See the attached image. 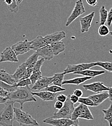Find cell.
<instances>
[{"label": "cell", "mask_w": 112, "mask_h": 126, "mask_svg": "<svg viewBox=\"0 0 112 126\" xmlns=\"http://www.w3.org/2000/svg\"><path fill=\"white\" fill-rule=\"evenodd\" d=\"M74 94L76 96H77L78 97L80 98L81 97H82V96L83 94V91L79 89H77L76 90H75L74 91Z\"/></svg>", "instance_id": "44"}, {"label": "cell", "mask_w": 112, "mask_h": 126, "mask_svg": "<svg viewBox=\"0 0 112 126\" xmlns=\"http://www.w3.org/2000/svg\"><path fill=\"white\" fill-rule=\"evenodd\" d=\"M83 87L87 91L97 93L107 91L110 88L105 86L103 82L100 81H96L88 84H84L83 85Z\"/></svg>", "instance_id": "9"}, {"label": "cell", "mask_w": 112, "mask_h": 126, "mask_svg": "<svg viewBox=\"0 0 112 126\" xmlns=\"http://www.w3.org/2000/svg\"><path fill=\"white\" fill-rule=\"evenodd\" d=\"M54 55H58L65 51L66 45L62 41H59L50 44Z\"/></svg>", "instance_id": "22"}, {"label": "cell", "mask_w": 112, "mask_h": 126, "mask_svg": "<svg viewBox=\"0 0 112 126\" xmlns=\"http://www.w3.org/2000/svg\"><path fill=\"white\" fill-rule=\"evenodd\" d=\"M39 56H41L45 60L50 61L52 60L54 56L53 52L50 44L41 48L36 51Z\"/></svg>", "instance_id": "13"}, {"label": "cell", "mask_w": 112, "mask_h": 126, "mask_svg": "<svg viewBox=\"0 0 112 126\" xmlns=\"http://www.w3.org/2000/svg\"><path fill=\"white\" fill-rule=\"evenodd\" d=\"M42 76H42V73L41 71L32 73L31 77H30V79L31 80L32 84H34V83H35L37 82V81L39 79H40Z\"/></svg>", "instance_id": "37"}, {"label": "cell", "mask_w": 112, "mask_h": 126, "mask_svg": "<svg viewBox=\"0 0 112 126\" xmlns=\"http://www.w3.org/2000/svg\"><path fill=\"white\" fill-rule=\"evenodd\" d=\"M32 84L30 78L29 79H23L19 80L16 84V86L17 87H23L29 86Z\"/></svg>", "instance_id": "36"}, {"label": "cell", "mask_w": 112, "mask_h": 126, "mask_svg": "<svg viewBox=\"0 0 112 126\" xmlns=\"http://www.w3.org/2000/svg\"><path fill=\"white\" fill-rule=\"evenodd\" d=\"M110 32L108 27L105 24L100 25L98 29L99 34L101 36H105L108 35Z\"/></svg>", "instance_id": "33"}, {"label": "cell", "mask_w": 112, "mask_h": 126, "mask_svg": "<svg viewBox=\"0 0 112 126\" xmlns=\"http://www.w3.org/2000/svg\"><path fill=\"white\" fill-rule=\"evenodd\" d=\"M31 49L35 51L49 44L45 36H43L42 35L37 36L34 39L31 41Z\"/></svg>", "instance_id": "14"}, {"label": "cell", "mask_w": 112, "mask_h": 126, "mask_svg": "<svg viewBox=\"0 0 112 126\" xmlns=\"http://www.w3.org/2000/svg\"><path fill=\"white\" fill-rule=\"evenodd\" d=\"M14 104L12 102H6L5 107L0 112V126H13L15 120Z\"/></svg>", "instance_id": "2"}, {"label": "cell", "mask_w": 112, "mask_h": 126, "mask_svg": "<svg viewBox=\"0 0 112 126\" xmlns=\"http://www.w3.org/2000/svg\"><path fill=\"white\" fill-rule=\"evenodd\" d=\"M23 0H17V3H18V4H19L20 3H21Z\"/></svg>", "instance_id": "48"}, {"label": "cell", "mask_w": 112, "mask_h": 126, "mask_svg": "<svg viewBox=\"0 0 112 126\" xmlns=\"http://www.w3.org/2000/svg\"><path fill=\"white\" fill-rule=\"evenodd\" d=\"M7 99L6 97L0 96V104H6L7 102Z\"/></svg>", "instance_id": "46"}, {"label": "cell", "mask_w": 112, "mask_h": 126, "mask_svg": "<svg viewBox=\"0 0 112 126\" xmlns=\"http://www.w3.org/2000/svg\"><path fill=\"white\" fill-rule=\"evenodd\" d=\"M32 74V68H27L26 71L21 79H29L31 77V75ZM21 80V79H20Z\"/></svg>", "instance_id": "38"}, {"label": "cell", "mask_w": 112, "mask_h": 126, "mask_svg": "<svg viewBox=\"0 0 112 126\" xmlns=\"http://www.w3.org/2000/svg\"><path fill=\"white\" fill-rule=\"evenodd\" d=\"M78 102L88 107H96L94 102L88 97H81L79 98Z\"/></svg>", "instance_id": "32"}, {"label": "cell", "mask_w": 112, "mask_h": 126, "mask_svg": "<svg viewBox=\"0 0 112 126\" xmlns=\"http://www.w3.org/2000/svg\"><path fill=\"white\" fill-rule=\"evenodd\" d=\"M38 57L39 56L37 53L35 51L27 59L26 61L25 62L27 67L30 68H33L34 65L35 64L37 61L38 60Z\"/></svg>", "instance_id": "26"}, {"label": "cell", "mask_w": 112, "mask_h": 126, "mask_svg": "<svg viewBox=\"0 0 112 126\" xmlns=\"http://www.w3.org/2000/svg\"><path fill=\"white\" fill-rule=\"evenodd\" d=\"M96 66L95 62L90 63H82L77 64H69L63 70L64 75L70 73H74L75 74L76 73L82 72L84 70L89 69L92 67Z\"/></svg>", "instance_id": "6"}, {"label": "cell", "mask_w": 112, "mask_h": 126, "mask_svg": "<svg viewBox=\"0 0 112 126\" xmlns=\"http://www.w3.org/2000/svg\"><path fill=\"white\" fill-rule=\"evenodd\" d=\"M102 111L104 114V120L108 122L109 126H112V103L107 109H103Z\"/></svg>", "instance_id": "28"}, {"label": "cell", "mask_w": 112, "mask_h": 126, "mask_svg": "<svg viewBox=\"0 0 112 126\" xmlns=\"http://www.w3.org/2000/svg\"><path fill=\"white\" fill-rule=\"evenodd\" d=\"M106 22L109 26H111L112 23V7L110 9L109 11H108V16Z\"/></svg>", "instance_id": "39"}, {"label": "cell", "mask_w": 112, "mask_h": 126, "mask_svg": "<svg viewBox=\"0 0 112 126\" xmlns=\"http://www.w3.org/2000/svg\"><path fill=\"white\" fill-rule=\"evenodd\" d=\"M45 61V60L44 58H42L37 61V62L36 63L34 67L32 68V73L41 71V68L44 63Z\"/></svg>", "instance_id": "35"}, {"label": "cell", "mask_w": 112, "mask_h": 126, "mask_svg": "<svg viewBox=\"0 0 112 126\" xmlns=\"http://www.w3.org/2000/svg\"><path fill=\"white\" fill-rule=\"evenodd\" d=\"M70 95H67V98L64 103L62 108L58 111L53 113L50 117L53 118H68L71 119L72 114L74 110V104L70 100Z\"/></svg>", "instance_id": "4"}, {"label": "cell", "mask_w": 112, "mask_h": 126, "mask_svg": "<svg viewBox=\"0 0 112 126\" xmlns=\"http://www.w3.org/2000/svg\"><path fill=\"white\" fill-rule=\"evenodd\" d=\"M64 105V103L61 102V101H57L55 102V105H54V107L56 109L58 110H61L62 107Z\"/></svg>", "instance_id": "42"}, {"label": "cell", "mask_w": 112, "mask_h": 126, "mask_svg": "<svg viewBox=\"0 0 112 126\" xmlns=\"http://www.w3.org/2000/svg\"><path fill=\"white\" fill-rule=\"evenodd\" d=\"M109 34H110V35H111V36H112V32H110V33H109Z\"/></svg>", "instance_id": "49"}, {"label": "cell", "mask_w": 112, "mask_h": 126, "mask_svg": "<svg viewBox=\"0 0 112 126\" xmlns=\"http://www.w3.org/2000/svg\"><path fill=\"white\" fill-rule=\"evenodd\" d=\"M9 93V92L5 90L3 88L0 87V96L6 97Z\"/></svg>", "instance_id": "43"}, {"label": "cell", "mask_w": 112, "mask_h": 126, "mask_svg": "<svg viewBox=\"0 0 112 126\" xmlns=\"http://www.w3.org/2000/svg\"></svg>", "instance_id": "52"}, {"label": "cell", "mask_w": 112, "mask_h": 126, "mask_svg": "<svg viewBox=\"0 0 112 126\" xmlns=\"http://www.w3.org/2000/svg\"><path fill=\"white\" fill-rule=\"evenodd\" d=\"M100 13V25L105 24L107 22L108 16V11L105 8L104 5H102L99 10Z\"/></svg>", "instance_id": "24"}, {"label": "cell", "mask_w": 112, "mask_h": 126, "mask_svg": "<svg viewBox=\"0 0 112 126\" xmlns=\"http://www.w3.org/2000/svg\"><path fill=\"white\" fill-rule=\"evenodd\" d=\"M91 79L92 78L91 77H88L86 76L77 77L73 79L63 80L62 83V85L64 84H74L79 85L85 82V81Z\"/></svg>", "instance_id": "19"}, {"label": "cell", "mask_w": 112, "mask_h": 126, "mask_svg": "<svg viewBox=\"0 0 112 126\" xmlns=\"http://www.w3.org/2000/svg\"><path fill=\"white\" fill-rule=\"evenodd\" d=\"M87 3L90 6H95L98 3L97 0H86Z\"/></svg>", "instance_id": "45"}, {"label": "cell", "mask_w": 112, "mask_h": 126, "mask_svg": "<svg viewBox=\"0 0 112 126\" xmlns=\"http://www.w3.org/2000/svg\"><path fill=\"white\" fill-rule=\"evenodd\" d=\"M96 65L99 66L107 71L112 73V63L109 62H95Z\"/></svg>", "instance_id": "31"}, {"label": "cell", "mask_w": 112, "mask_h": 126, "mask_svg": "<svg viewBox=\"0 0 112 126\" xmlns=\"http://www.w3.org/2000/svg\"><path fill=\"white\" fill-rule=\"evenodd\" d=\"M18 62V60L15 52L12 47H6L0 54V62Z\"/></svg>", "instance_id": "10"}, {"label": "cell", "mask_w": 112, "mask_h": 126, "mask_svg": "<svg viewBox=\"0 0 112 126\" xmlns=\"http://www.w3.org/2000/svg\"><path fill=\"white\" fill-rule=\"evenodd\" d=\"M71 126H80L79 125H72Z\"/></svg>", "instance_id": "50"}, {"label": "cell", "mask_w": 112, "mask_h": 126, "mask_svg": "<svg viewBox=\"0 0 112 126\" xmlns=\"http://www.w3.org/2000/svg\"><path fill=\"white\" fill-rule=\"evenodd\" d=\"M66 90V89L65 88H62L61 86L56 85L49 86L46 88L44 89V91H47L50 92L51 93H56V94H57V93L63 92V91H65Z\"/></svg>", "instance_id": "29"}, {"label": "cell", "mask_w": 112, "mask_h": 126, "mask_svg": "<svg viewBox=\"0 0 112 126\" xmlns=\"http://www.w3.org/2000/svg\"><path fill=\"white\" fill-rule=\"evenodd\" d=\"M27 66L25 62L21 64L17 68L14 74L12 75L13 78L17 82L23 78L27 69Z\"/></svg>", "instance_id": "21"}, {"label": "cell", "mask_w": 112, "mask_h": 126, "mask_svg": "<svg viewBox=\"0 0 112 126\" xmlns=\"http://www.w3.org/2000/svg\"></svg>", "instance_id": "51"}, {"label": "cell", "mask_w": 112, "mask_h": 126, "mask_svg": "<svg viewBox=\"0 0 112 126\" xmlns=\"http://www.w3.org/2000/svg\"><path fill=\"white\" fill-rule=\"evenodd\" d=\"M15 120L21 126H39L38 122L32 118V115L19 108L14 107Z\"/></svg>", "instance_id": "3"}, {"label": "cell", "mask_w": 112, "mask_h": 126, "mask_svg": "<svg viewBox=\"0 0 112 126\" xmlns=\"http://www.w3.org/2000/svg\"><path fill=\"white\" fill-rule=\"evenodd\" d=\"M94 16L95 12H92L86 16L80 17L81 32L82 33H85L89 31L91 26V24Z\"/></svg>", "instance_id": "11"}, {"label": "cell", "mask_w": 112, "mask_h": 126, "mask_svg": "<svg viewBox=\"0 0 112 126\" xmlns=\"http://www.w3.org/2000/svg\"><path fill=\"white\" fill-rule=\"evenodd\" d=\"M7 102L13 103H18L20 105V109L23 108V105L28 102H36V99L32 95V89L29 86L17 87L16 89L11 92H9L7 96Z\"/></svg>", "instance_id": "1"}, {"label": "cell", "mask_w": 112, "mask_h": 126, "mask_svg": "<svg viewBox=\"0 0 112 126\" xmlns=\"http://www.w3.org/2000/svg\"><path fill=\"white\" fill-rule=\"evenodd\" d=\"M67 98V95H65L64 94H59L57 96V100L61 101L62 103H64L66 101Z\"/></svg>", "instance_id": "40"}, {"label": "cell", "mask_w": 112, "mask_h": 126, "mask_svg": "<svg viewBox=\"0 0 112 126\" xmlns=\"http://www.w3.org/2000/svg\"><path fill=\"white\" fill-rule=\"evenodd\" d=\"M70 100L71 102L73 103L74 104H76L79 100V97H78L77 96H76L75 94H70Z\"/></svg>", "instance_id": "41"}, {"label": "cell", "mask_w": 112, "mask_h": 126, "mask_svg": "<svg viewBox=\"0 0 112 126\" xmlns=\"http://www.w3.org/2000/svg\"><path fill=\"white\" fill-rule=\"evenodd\" d=\"M65 75L63 73H56L53 76L52 83L54 85L61 86H62V83L64 79Z\"/></svg>", "instance_id": "27"}, {"label": "cell", "mask_w": 112, "mask_h": 126, "mask_svg": "<svg viewBox=\"0 0 112 126\" xmlns=\"http://www.w3.org/2000/svg\"><path fill=\"white\" fill-rule=\"evenodd\" d=\"M105 73V71L104 70H91L90 69L84 70L82 72L76 73L75 74L81 75L84 76L91 77L94 78L99 75H102Z\"/></svg>", "instance_id": "20"}, {"label": "cell", "mask_w": 112, "mask_h": 126, "mask_svg": "<svg viewBox=\"0 0 112 126\" xmlns=\"http://www.w3.org/2000/svg\"><path fill=\"white\" fill-rule=\"evenodd\" d=\"M86 10L82 0H78L75 3V7L70 15L68 18L65 26H69L79 16L85 13Z\"/></svg>", "instance_id": "5"}, {"label": "cell", "mask_w": 112, "mask_h": 126, "mask_svg": "<svg viewBox=\"0 0 112 126\" xmlns=\"http://www.w3.org/2000/svg\"><path fill=\"white\" fill-rule=\"evenodd\" d=\"M79 118L84 119L88 120L94 119V117L88 106L83 104Z\"/></svg>", "instance_id": "23"}, {"label": "cell", "mask_w": 112, "mask_h": 126, "mask_svg": "<svg viewBox=\"0 0 112 126\" xmlns=\"http://www.w3.org/2000/svg\"><path fill=\"white\" fill-rule=\"evenodd\" d=\"M43 123L53 126H71L79 125L78 119L73 121L68 118H53L49 117L43 120Z\"/></svg>", "instance_id": "7"}, {"label": "cell", "mask_w": 112, "mask_h": 126, "mask_svg": "<svg viewBox=\"0 0 112 126\" xmlns=\"http://www.w3.org/2000/svg\"><path fill=\"white\" fill-rule=\"evenodd\" d=\"M66 34L65 32H58L52 34H48L45 36V38L47 40L49 44L61 41L63 38H65Z\"/></svg>", "instance_id": "15"}, {"label": "cell", "mask_w": 112, "mask_h": 126, "mask_svg": "<svg viewBox=\"0 0 112 126\" xmlns=\"http://www.w3.org/2000/svg\"><path fill=\"white\" fill-rule=\"evenodd\" d=\"M88 97L92 100L96 107H97L108 98L109 95L107 91H105L96 94H91Z\"/></svg>", "instance_id": "16"}, {"label": "cell", "mask_w": 112, "mask_h": 126, "mask_svg": "<svg viewBox=\"0 0 112 126\" xmlns=\"http://www.w3.org/2000/svg\"><path fill=\"white\" fill-rule=\"evenodd\" d=\"M52 77H42L33 84L32 90H42L49 86L52 83Z\"/></svg>", "instance_id": "12"}, {"label": "cell", "mask_w": 112, "mask_h": 126, "mask_svg": "<svg viewBox=\"0 0 112 126\" xmlns=\"http://www.w3.org/2000/svg\"><path fill=\"white\" fill-rule=\"evenodd\" d=\"M32 94L33 96L36 95L40 98L42 100L44 101H53L57 95V94L51 93L47 91H43L37 92H32Z\"/></svg>", "instance_id": "17"}, {"label": "cell", "mask_w": 112, "mask_h": 126, "mask_svg": "<svg viewBox=\"0 0 112 126\" xmlns=\"http://www.w3.org/2000/svg\"><path fill=\"white\" fill-rule=\"evenodd\" d=\"M108 92V94L109 95V97H108V98L109 99V100L110 101H112V88H109V89L108 90V91H107Z\"/></svg>", "instance_id": "47"}, {"label": "cell", "mask_w": 112, "mask_h": 126, "mask_svg": "<svg viewBox=\"0 0 112 126\" xmlns=\"http://www.w3.org/2000/svg\"><path fill=\"white\" fill-rule=\"evenodd\" d=\"M4 2L7 4L9 10L11 12L15 13L18 12L19 7L16 0H4Z\"/></svg>", "instance_id": "25"}, {"label": "cell", "mask_w": 112, "mask_h": 126, "mask_svg": "<svg viewBox=\"0 0 112 126\" xmlns=\"http://www.w3.org/2000/svg\"><path fill=\"white\" fill-rule=\"evenodd\" d=\"M31 41L28 39L17 42L12 46V48L15 52L16 56L24 54L31 49Z\"/></svg>", "instance_id": "8"}, {"label": "cell", "mask_w": 112, "mask_h": 126, "mask_svg": "<svg viewBox=\"0 0 112 126\" xmlns=\"http://www.w3.org/2000/svg\"><path fill=\"white\" fill-rule=\"evenodd\" d=\"M83 106V104L80 103L77 107L75 108L74 110L73 111L71 119L73 121H76L79 118L81 111L82 110V108Z\"/></svg>", "instance_id": "30"}, {"label": "cell", "mask_w": 112, "mask_h": 126, "mask_svg": "<svg viewBox=\"0 0 112 126\" xmlns=\"http://www.w3.org/2000/svg\"><path fill=\"white\" fill-rule=\"evenodd\" d=\"M0 80L10 85L15 86L17 83L12 75L8 74L5 70H0Z\"/></svg>", "instance_id": "18"}, {"label": "cell", "mask_w": 112, "mask_h": 126, "mask_svg": "<svg viewBox=\"0 0 112 126\" xmlns=\"http://www.w3.org/2000/svg\"><path fill=\"white\" fill-rule=\"evenodd\" d=\"M0 87L3 88L9 92H11L15 91L17 88L16 86L9 85L1 80H0Z\"/></svg>", "instance_id": "34"}]
</instances>
